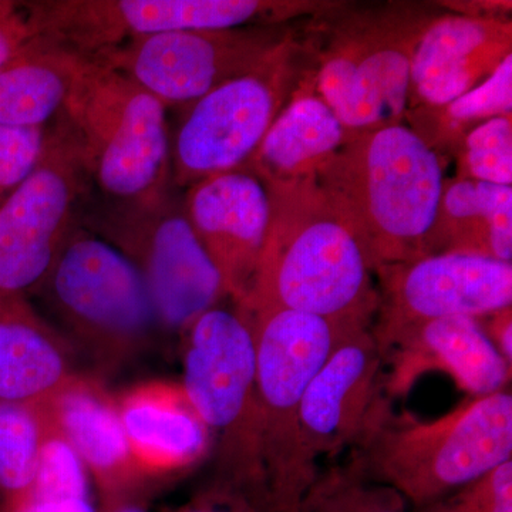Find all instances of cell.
Here are the masks:
<instances>
[{
  "label": "cell",
  "instance_id": "obj_1",
  "mask_svg": "<svg viewBox=\"0 0 512 512\" xmlns=\"http://www.w3.org/2000/svg\"><path fill=\"white\" fill-rule=\"evenodd\" d=\"M370 271L433 255L443 161L407 124L352 137L315 177Z\"/></svg>",
  "mask_w": 512,
  "mask_h": 512
},
{
  "label": "cell",
  "instance_id": "obj_2",
  "mask_svg": "<svg viewBox=\"0 0 512 512\" xmlns=\"http://www.w3.org/2000/svg\"><path fill=\"white\" fill-rule=\"evenodd\" d=\"M265 187L268 237L251 292L237 306L372 328L379 303L375 275L315 178Z\"/></svg>",
  "mask_w": 512,
  "mask_h": 512
},
{
  "label": "cell",
  "instance_id": "obj_3",
  "mask_svg": "<svg viewBox=\"0 0 512 512\" xmlns=\"http://www.w3.org/2000/svg\"><path fill=\"white\" fill-rule=\"evenodd\" d=\"M349 451L357 476L393 488L417 510L511 460V392L467 397L427 421L394 412L383 396Z\"/></svg>",
  "mask_w": 512,
  "mask_h": 512
},
{
  "label": "cell",
  "instance_id": "obj_4",
  "mask_svg": "<svg viewBox=\"0 0 512 512\" xmlns=\"http://www.w3.org/2000/svg\"><path fill=\"white\" fill-rule=\"evenodd\" d=\"M441 10L430 3L336 2L316 16L312 86L350 137L404 124L413 53Z\"/></svg>",
  "mask_w": 512,
  "mask_h": 512
},
{
  "label": "cell",
  "instance_id": "obj_5",
  "mask_svg": "<svg viewBox=\"0 0 512 512\" xmlns=\"http://www.w3.org/2000/svg\"><path fill=\"white\" fill-rule=\"evenodd\" d=\"M62 114L101 201L147 204L174 190L167 109L133 80L80 56Z\"/></svg>",
  "mask_w": 512,
  "mask_h": 512
},
{
  "label": "cell",
  "instance_id": "obj_6",
  "mask_svg": "<svg viewBox=\"0 0 512 512\" xmlns=\"http://www.w3.org/2000/svg\"><path fill=\"white\" fill-rule=\"evenodd\" d=\"M183 386L211 436L215 484L247 495L265 511L261 410L254 330L247 312L218 305L181 333Z\"/></svg>",
  "mask_w": 512,
  "mask_h": 512
},
{
  "label": "cell",
  "instance_id": "obj_7",
  "mask_svg": "<svg viewBox=\"0 0 512 512\" xmlns=\"http://www.w3.org/2000/svg\"><path fill=\"white\" fill-rule=\"evenodd\" d=\"M315 16L301 20L249 72L221 84L181 111L171 131V181L187 188L245 168L269 128L311 74Z\"/></svg>",
  "mask_w": 512,
  "mask_h": 512
},
{
  "label": "cell",
  "instance_id": "obj_8",
  "mask_svg": "<svg viewBox=\"0 0 512 512\" xmlns=\"http://www.w3.org/2000/svg\"><path fill=\"white\" fill-rule=\"evenodd\" d=\"M247 315L255 339L265 511L299 512L320 471L303 448V394L343 336L363 326L293 311Z\"/></svg>",
  "mask_w": 512,
  "mask_h": 512
},
{
  "label": "cell",
  "instance_id": "obj_9",
  "mask_svg": "<svg viewBox=\"0 0 512 512\" xmlns=\"http://www.w3.org/2000/svg\"><path fill=\"white\" fill-rule=\"evenodd\" d=\"M35 296L45 302L73 352L79 350L104 372L140 356L161 329L137 269L82 222Z\"/></svg>",
  "mask_w": 512,
  "mask_h": 512
},
{
  "label": "cell",
  "instance_id": "obj_10",
  "mask_svg": "<svg viewBox=\"0 0 512 512\" xmlns=\"http://www.w3.org/2000/svg\"><path fill=\"white\" fill-rule=\"evenodd\" d=\"M80 222L137 269L161 329L183 333L228 298L220 272L192 231L174 190L140 205L96 202L92 195Z\"/></svg>",
  "mask_w": 512,
  "mask_h": 512
},
{
  "label": "cell",
  "instance_id": "obj_11",
  "mask_svg": "<svg viewBox=\"0 0 512 512\" xmlns=\"http://www.w3.org/2000/svg\"><path fill=\"white\" fill-rule=\"evenodd\" d=\"M335 2L316 0H33L36 37L90 57L128 40L178 32L288 25Z\"/></svg>",
  "mask_w": 512,
  "mask_h": 512
},
{
  "label": "cell",
  "instance_id": "obj_12",
  "mask_svg": "<svg viewBox=\"0 0 512 512\" xmlns=\"http://www.w3.org/2000/svg\"><path fill=\"white\" fill-rule=\"evenodd\" d=\"M92 195L82 146L60 113L32 173L0 205V298L35 296Z\"/></svg>",
  "mask_w": 512,
  "mask_h": 512
},
{
  "label": "cell",
  "instance_id": "obj_13",
  "mask_svg": "<svg viewBox=\"0 0 512 512\" xmlns=\"http://www.w3.org/2000/svg\"><path fill=\"white\" fill-rule=\"evenodd\" d=\"M299 22L160 33L128 40L87 59L133 80L165 109L183 110L254 69Z\"/></svg>",
  "mask_w": 512,
  "mask_h": 512
},
{
  "label": "cell",
  "instance_id": "obj_14",
  "mask_svg": "<svg viewBox=\"0 0 512 512\" xmlns=\"http://www.w3.org/2000/svg\"><path fill=\"white\" fill-rule=\"evenodd\" d=\"M377 311L372 323L382 356L402 330L427 320L483 318L512 306V262L441 252L375 272Z\"/></svg>",
  "mask_w": 512,
  "mask_h": 512
},
{
  "label": "cell",
  "instance_id": "obj_15",
  "mask_svg": "<svg viewBox=\"0 0 512 512\" xmlns=\"http://www.w3.org/2000/svg\"><path fill=\"white\" fill-rule=\"evenodd\" d=\"M183 204L228 298L241 305L254 285L268 237L271 202L265 184L247 168L229 171L187 188Z\"/></svg>",
  "mask_w": 512,
  "mask_h": 512
},
{
  "label": "cell",
  "instance_id": "obj_16",
  "mask_svg": "<svg viewBox=\"0 0 512 512\" xmlns=\"http://www.w3.org/2000/svg\"><path fill=\"white\" fill-rule=\"evenodd\" d=\"M383 375L372 328L346 333L303 394L302 443L313 466L355 446L384 396Z\"/></svg>",
  "mask_w": 512,
  "mask_h": 512
},
{
  "label": "cell",
  "instance_id": "obj_17",
  "mask_svg": "<svg viewBox=\"0 0 512 512\" xmlns=\"http://www.w3.org/2000/svg\"><path fill=\"white\" fill-rule=\"evenodd\" d=\"M383 393L403 399L427 373H446L468 397L503 392L512 367L498 355L477 318L450 316L402 330L383 355Z\"/></svg>",
  "mask_w": 512,
  "mask_h": 512
},
{
  "label": "cell",
  "instance_id": "obj_18",
  "mask_svg": "<svg viewBox=\"0 0 512 512\" xmlns=\"http://www.w3.org/2000/svg\"><path fill=\"white\" fill-rule=\"evenodd\" d=\"M511 50L510 15L441 10L414 50L406 113L436 109L470 92L512 55Z\"/></svg>",
  "mask_w": 512,
  "mask_h": 512
},
{
  "label": "cell",
  "instance_id": "obj_19",
  "mask_svg": "<svg viewBox=\"0 0 512 512\" xmlns=\"http://www.w3.org/2000/svg\"><path fill=\"white\" fill-rule=\"evenodd\" d=\"M43 406L82 460L103 503L133 500L144 478L131 457L116 396L94 377L76 373Z\"/></svg>",
  "mask_w": 512,
  "mask_h": 512
},
{
  "label": "cell",
  "instance_id": "obj_20",
  "mask_svg": "<svg viewBox=\"0 0 512 512\" xmlns=\"http://www.w3.org/2000/svg\"><path fill=\"white\" fill-rule=\"evenodd\" d=\"M116 400L131 457L144 480L183 473L210 456V433L181 383L150 380Z\"/></svg>",
  "mask_w": 512,
  "mask_h": 512
},
{
  "label": "cell",
  "instance_id": "obj_21",
  "mask_svg": "<svg viewBox=\"0 0 512 512\" xmlns=\"http://www.w3.org/2000/svg\"><path fill=\"white\" fill-rule=\"evenodd\" d=\"M76 373L72 346L29 298H0V402H46Z\"/></svg>",
  "mask_w": 512,
  "mask_h": 512
},
{
  "label": "cell",
  "instance_id": "obj_22",
  "mask_svg": "<svg viewBox=\"0 0 512 512\" xmlns=\"http://www.w3.org/2000/svg\"><path fill=\"white\" fill-rule=\"evenodd\" d=\"M350 138L309 74L245 168L265 185L312 180Z\"/></svg>",
  "mask_w": 512,
  "mask_h": 512
},
{
  "label": "cell",
  "instance_id": "obj_23",
  "mask_svg": "<svg viewBox=\"0 0 512 512\" xmlns=\"http://www.w3.org/2000/svg\"><path fill=\"white\" fill-rule=\"evenodd\" d=\"M441 252L512 262V187L446 180L433 232V255Z\"/></svg>",
  "mask_w": 512,
  "mask_h": 512
},
{
  "label": "cell",
  "instance_id": "obj_24",
  "mask_svg": "<svg viewBox=\"0 0 512 512\" xmlns=\"http://www.w3.org/2000/svg\"><path fill=\"white\" fill-rule=\"evenodd\" d=\"M79 55L42 37L0 66V127H47L62 113Z\"/></svg>",
  "mask_w": 512,
  "mask_h": 512
},
{
  "label": "cell",
  "instance_id": "obj_25",
  "mask_svg": "<svg viewBox=\"0 0 512 512\" xmlns=\"http://www.w3.org/2000/svg\"><path fill=\"white\" fill-rule=\"evenodd\" d=\"M503 116H512V55L470 92L436 109L409 111L404 124L443 157L454 156L473 128Z\"/></svg>",
  "mask_w": 512,
  "mask_h": 512
},
{
  "label": "cell",
  "instance_id": "obj_26",
  "mask_svg": "<svg viewBox=\"0 0 512 512\" xmlns=\"http://www.w3.org/2000/svg\"><path fill=\"white\" fill-rule=\"evenodd\" d=\"M46 426L43 403L0 402V508L32 491Z\"/></svg>",
  "mask_w": 512,
  "mask_h": 512
},
{
  "label": "cell",
  "instance_id": "obj_27",
  "mask_svg": "<svg viewBox=\"0 0 512 512\" xmlns=\"http://www.w3.org/2000/svg\"><path fill=\"white\" fill-rule=\"evenodd\" d=\"M299 512H407V501L393 488L367 481L342 464L319 471Z\"/></svg>",
  "mask_w": 512,
  "mask_h": 512
},
{
  "label": "cell",
  "instance_id": "obj_28",
  "mask_svg": "<svg viewBox=\"0 0 512 512\" xmlns=\"http://www.w3.org/2000/svg\"><path fill=\"white\" fill-rule=\"evenodd\" d=\"M457 178L512 187V116L473 128L458 144Z\"/></svg>",
  "mask_w": 512,
  "mask_h": 512
},
{
  "label": "cell",
  "instance_id": "obj_29",
  "mask_svg": "<svg viewBox=\"0 0 512 512\" xmlns=\"http://www.w3.org/2000/svg\"><path fill=\"white\" fill-rule=\"evenodd\" d=\"M29 494L47 500L90 498V476L86 467L49 417L39 470Z\"/></svg>",
  "mask_w": 512,
  "mask_h": 512
},
{
  "label": "cell",
  "instance_id": "obj_30",
  "mask_svg": "<svg viewBox=\"0 0 512 512\" xmlns=\"http://www.w3.org/2000/svg\"><path fill=\"white\" fill-rule=\"evenodd\" d=\"M414 512H512V460Z\"/></svg>",
  "mask_w": 512,
  "mask_h": 512
},
{
  "label": "cell",
  "instance_id": "obj_31",
  "mask_svg": "<svg viewBox=\"0 0 512 512\" xmlns=\"http://www.w3.org/2000/svg\"><path fill=\"white\" fill-rule=\"evenodd\" d=\"M49 127H0V205L25 180L42 156Z\"/></svg>",
  "mask_w": 512,
  "mask_h": 512
},
{
  "label": "cell",
  "instance_id": "obj_32",
  "mask_svg": "<svg viewBox=\"0 0 512 512\" xmlns=\"http://www.w3.org/2000/svg\"><path fill=\"white\" fill-rule=\"evenodd\" d=\"M35 37L26 2L0 0V66L22 52Z\"/></svg>",
  "mask_w": 512,
  "mask_h": 512
},
{
  "label": "cell",
  "instance_id": "obj_33",
  "mask_svg": "<svg viewBox=\"0 0 512 512\" xmlns=\"http://www.w3.org/2000/svg\"><path fill=\"white\" fill-rule=\"evenodd\" d=\"M177 512H261V510L249 500L247 495L214 483L210 490L198 495Z\"/></svg>",
  "mask_w": 512,
  "mask_h": 512
},
{
  "label": "cell",
  "instance_id": "obj_34",
  "mask_svg": "<svg viewBox=\"0 0 512 512\" xmlns=\"http://www.w3.org/2000/svg\"><path fill=\"white\" fill-rule=\"evenodd\" d=\"M477 319L498 355L512 367V306Z\"/></svg>",
  "mask_w": 512,
  "mask_h": 512
},
{
  "label": "cell",
  "instance_id": "obj_35",
  "mask_svg": "<svg viewBox=\"0 0 512 512\" xmlns=\"http://www.w3.org/2000/svg\"><path fill=\"white\" fill-rule=\"evenodd\" d=\"M0 512H99L92 498H70V500H47L29 494L19 503L0 508Z\"/></svg>",
  "mask_w": 512,
  "mask_h": 512
},
{
  "label": "cell",
  "instance_id": "obj_36",
  "mask_svg": "<svg viewBox=\"0 0 512 512\" xmlns=\"http://www.w3.org/2000/svg\"><path fill=\"white\" fill-rule=\"evenodd\" d=\"M99 512H146L140 503L136 500L111 501L103 503V508Z\"/></svg>",
  "mask_w": 512,
  "mask_h": 512
}]
</instances>
